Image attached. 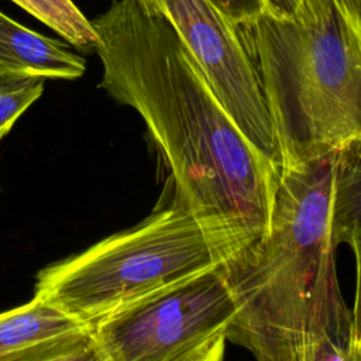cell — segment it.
<instances>
[{
  "instance_id": "6da1fadb",
  "label": "cell",
  "mask_w": 361,
  "mask_h": 361,
  "mask_svg": "<svg viewBox=\"0 0 361 361\" xmlns=\"http://www.w3.org/2000/svg\"><path fill=\"white\" fill-rule=\"evenodd\" d=\"M92 24L99 86L141 116L175 199L202 220L267 234L281 171L245 138L169 23L138 0H113Z\"/></svg>"
},
{
  "instance_id": "7a4b0ae2",
  "label": "cell",
  "mask_w": 361,
  "mask_h": 361,
  "mask_svg": "<svg viewBox=\"0 0 361 361\" xmlns=\"http://www.w3.org/2000/svg\"><path fill=\"white\" fill-rule=\"evenodd\" d=\"M333 155L283 169L268 233L223 264L237 305L226 338L257 361H298L303 338L338 292Z\"/></svg>"
},
{
  "instance_id": "3957f363",
  "label": "cell",
  "mask_w": 361,
  "mask_h": 361,
  "mask_svg": "<svg viewBox=\"0 0 361 361\" xmlns=\"http://www.w3.org/2000/svg\"><path fill=\"white\" fill-rule=\"evenodd\" d=\"M237 30L262 87L282 171L361 140V28L341 0H319L303 21L264 13Z\"/></svg>"
},
{
  "instance_id": "277c9868",
  "label": "cell",
  "mask_w": 361,
  "mask_h": 361,
  "mask_svg": "<svg viewBox=\"0 0 361 361\" xmlns=\"http://www.w3.org/2000/svg\"><path fill=\"white\" fill-rule=\"evenodd\" d=\"M254 240L199 219L173 199L138 226L44 268L34 295L92 326L145 295L224 264Z\"/></svg>"
},
{
  "instance_id": "5b68a950",
  "label": "cell",
  "mask_w": 361,
  "mask_h": 361,
  "mask_svg": "<svg viewBox=\"0 0 361 361\" xmlns=\"http://www.w3.org/2000/svg\"><path fill=\"white\" fill-rule=\"evenodd\" d=\"M235 312L221 264L114 310L90 333L107 361H199L226 338Z\"/></svg>"
},
{
  "instance_id": "8992f818",
  "label": "cell",
  "mask_w": 361,
  "mask_h": 361,
  "mask_svg": "<svg viewBox=\"0 0 361 361\" xmlns=\"http://www.w3.org/2000/svg\"><path fill=\"white\" fill-rule=\"evenodd\" d=\"M138 1L169 23L245 138L282 171V152L262 87L237 27L209 0Z\"/></svg>"
},
{
  "instance_id": "52a82bcc",
  "label": "cell",
  "mask_w": 361,
  "mask_h": 361,
  "mask_svg": "<svg viewBox=\"0 0 361 361\" xmlns=\"http://www.w3.org/2000/svg\"><path fill=\"white\" fill-rule=\"evenodd\" d=\"M89 340L90 326L37 295L25 305L0 313V361H39Z\"/></svg>"
},
{
  "instance_id": "ba28073f",
  "label": "cell",
  "mask_w": 361,
  "mask_h": 361,
  "mask_svg": "<svg viewBox=\"0 0 361 361\" xmlns=\"http://www.w3.org/2000/svg\"><path fill=\"white\" fill-rule=\"evenodd\" d=\"M86 61L66 44L32 31L0 11V76L79 79Z\"/></svg>"
},
{
  "instance_id": "9c48e42d",
  "label": "cell",
  "mask_w": 361,
  "mask_h": 361,
  "mask_svg": "<svg viewBox=\"0 0 361 361\" xmlns=\"http://www.w3.org/2000/svg\"><path fill=\"white\" fill-rule=\"evenodd\" d=\"M333 244H361V140L334 149L330 190Z\"/></svg>"
},
{
  "instance_id": "30bf717a",
  "label": "cell",
  "mask_w": 361,
  "mask_h": 361,
  "mask_svg": "<svg viewBox=\"0 0 361 361\" xmlns=\"http://www.w3.org/2000/svg\"><path fill=\"white\" fill-rule=\"evenodd\" d=\"M298 361H361V341L340 290L303 338Z\"/></svg>"
},
{
  "instance_id": "8fae6325",
  "label": "cell",
  "mask_w": 361,
  "mask_h": 361,
  "mask_svg": "<svg viewBox=\"0 0 361 361\" xmlns=\"http://www.w3.org/2000/svg\"><path fill=\"white\" fill-rule=\"evenodd\" d=\"M75 48L96 49L97 34L72 0H11Z\"/></svg>"
},
{
  "instance_id": "7c38bea8",
  "label": "cell",
  "mask_w": 361,
  "mask_h": 361,
  "mask_svg": "<svg viewBox=\"0 0 361 361\" xmlns=\"http://www.w3.org/2000/svg\"><path fill=\"white\" fill-rule=\"evenodd\" d=\"M45 79L24 75L0 76V141L13 128L17 118L44 92Z\"/></svg>"
},
{
  "instance_id": "4fadbf2b",
  "label": "cell",
  "mask_w": 361,
  "mask_h": 361,
  "mask_svg": "<svg viewBox=\"0 0 361 361\" xmlns=\"http://www.w3.org/2000/svg\"><path fill=\"white\" fill-rule=\"evenodd\" d=\"M235 27L247 24L267 13L264 0H209Z\"/></svg>"
},
{
  "instance_id": "5bb4252c",
  "label": "cell",
  "mask_w": 361,
  "mask_h": 361,
  "mask_svg": "<svg viewBox=\"0 0 361 361\" xmlns=\"http://www.w3.org/2000/svg\"><path fill=\"white\" fill-rule=\"evenodd\" d=\"M267 13L289 21H303L312 17L319 0H264Z\"/></svg>"
},
{
  "instance_id": "9a60e30c",
  "label": "cell",
  "mask_w": 361,
  "mask_h": 361,
  "mask_svg": "<svg viewBox=\"0 0 361 361\" xmlns=\"http://www.w3.org/2000/svg\"><path fill=\"white\" fill-rule=\"evenodd\" d=\"M355 257V292L351 313V324L357 338L361 341V244L351 247Z\"/></svg>"
},
{
  "instance_id": "2e32d148",
  "label": "cell",
  "mask_w": 361,
  "mask_h": 361,
  "mask_svg": "<svg viewBox=\"0 0 361 361\" xmlns=\"http://www.w3.org/2000/svg\"><path fill=\"white\" fill-rule=\"evenodd\" d=\"M39 361H107L103 354L99 351V348L96 347L93 338L89 340L87 343L65 353L61 355H55V357H49V358H44Z\"/></svg>"
},
{
  "instance_id": "e0dca14e",
  "label": "cell",
  "mask_w": 361,
  "mask_h": 361,
  "mask_svg": "<svg viewBox=\"0 0 361 361\" xmlns=\"http://www.w3.org/2000/svg\"><path fill=\"white\" fill-rule=\"evenodd\" d=\"M226 338H221L220 341H217L210 350L209 353L202 357L199 361H224V350H226Z\"/></svg>"
},
{
  "instance_id": "ac0fdd59",
  "label": "cell",
  "mask_w": 361,
  "mask_h": 361,
  "mask_svg": "<svg viewBox=\"0 0 361 361\" xmlns=\"http://www.w3.org/2000/svg\"><path fill=\"white\" fill-rule=\"evenodd\" d=\"M347 7L348 13L353 16L358 27L361 28V0H341Z\"/></svg>"
}]
</instances>
